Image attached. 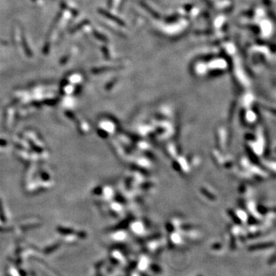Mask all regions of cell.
<instances>
[{
  "label": "cell",
  "instance_id": "obj_1",
  "mask_svg": "<svg viewBox=\"0 0 276 276\" xmlns=\"http://www.w3.org/2000/svg\"><path fill=\"white\" fill-rule=\"evenodd\" d=\"M57 231L62 235L74 234V230H73L72 229H69V228H64V227H61V226H58V227L57 228Z\"/></svg>",
  "mask_w": 276,
  "mask_h": 276
},
{
  "label": "cell",
  "instance_id": "obj_2",
  "mask_svg": "<svg viewBox=\"0 0 276 276\" xmlns=\"http://www.w3.org/2000/svg\"><path fill=\"white\" fill-rule=\"evenodd\" d=\"M59 246H60L59 244H55V245H52V246H50V247L45 248V249H44L43 252L45 254H46V255H48V254H50V253H52V252H53L55 250L58 249V248H59Z\"/></svg>",
  "mask_w": 276,
  "mask_h": 276
},
{
  "label": "cell",
  "instance_id": "obj_3",
  "mask_svg": "<svg viewBox=\"0 0 276 276\" xmlns=\"http://www.w3.org/2000/svg\"><path fill=\"white\" fill-rule=\"evenodd\" d=\"M0 220H1L2 223H5V222H6V218H5V214H4L3 206H2V200H1V199H0Z\"/></svg>",
  "mask_w": 276,
  "mask_h": 276
},
{
  "label": "cell",
  "instance_id": "obj_4",
  "mask_svg": "<svg viewBox=\"0 0 276 276\" xmlns=\"http://www.w3.org/2000/svg\"><path fill=\"white\" fill-rule=\"evenodd\" d=\"M29 144H30V146H31V147H32V150H34V151L37 152V153H42L43 150H42V149L41 148V147H38V146H36V144H34V143L32 142L31 141H29Z\"/></svg>",
  "mask_w": 276,
  "mask_h": 276
},
{
  "label": "cell",
  "instance_id": "obj_5",
  "mask_svg": "<svg viewBox=\"0 0 276 276\" xmlns=\"http://www.w3.org/2000/svg\"><path fill=\"white\" fill-rule=\"evenodd\" d=\"M38 226H40V225L38 224H34V225H29V226H22V230H25V231H27V230H29V229H36V228H38Z\"/></svg>",
  "mask_w": 276,
  "mask_h": 276
},
{
  "label": "cell",
  "instance_id": "obj_6",
  "mask_svg": "<svg viewBox=\"0 0 276 276\" xmlns=\"http://www.w3.org/2000/svg\"><path fill=\"white\" fill-rule=\"evenodd\" d=\"M58 101V99H52V100H46L43 102L47 105H55Z\"/></svg>",
  "mask_w": 276,
  "mask_h": 276
},
{
  "label": "cell",
  "instance_id": "obj_7",
  "mask_svg": "<svg viewBox=\"0 0 276 276\" xmlns=\"http://www.w3.org/2000/svg\"><path fill=\"white\" fill-rule=\"evenodd\" d=\"M41 176H42V179H44V180H45V181L49 180V179H50V176H49V175L48 174V173H45V172H42V173H41Z\"/></svg>",
  "mask_w": 276,
  "mask_h": 276
},
{
  "label": "cell",
  "instance_id": "obj_8",
  "mask_svg": "<svg viewBox=\"0 0 276 276\" xmlns=\"http://www.w3.org/2000/svg\"><path fill=\"white\" fill-rule=\"evenodd\" d=\"M12 229H7V228H2L1 227V226H0V232H1V233H4V232H8V231H10V230H12Z\"/></svg>",
  "mask_w": 276,
  "mask_h": 276
},
{
  "label": "cell",
  "instance_id": "obj_9",
  "mask_svg": "<svg viewBox=\"0 0 276 276\" xmlns=\"http://www.w3.org/2000/svg\"><path fill=\"white\" fill-rule=\"evenodd\" d=\"M7 141H4V140H0V146L1 147H5V146L7 145Z\"/></svg>",
  "mask_w": 276,
  "mask_h": 276
},
{
  "label": "cell",
  "instance_id": "obj_10",
  "mask_svg": "<svg viewBox=\"0 0 276 276\" xmlns=\"http://www.w3.org/2000/svg\"><path fill=\"white\" fill-rule=\"evenodd\" d=\"M19 273L21 274L22 276H26V273L24 271H22V269H19Z\"/></svg>",
  "mask_w": 276,
  "mask_h": 276
},
{
  "label": "cell",
  "instance_id": "obj_11",
  "mask_svg": "<svg viewBox=\"0 0 276 276\" xmlns=\"http://www.w3.org/2000/svg\"><path fill=\"white\" fill-rule=\"evenodd\" d=\"M79 233V234H78V236H79V237H85L86 236V234L84 233Z\"/></svg>",
  "mask_w": 276,
  "mask_h": 276
}]
</instances>
